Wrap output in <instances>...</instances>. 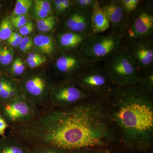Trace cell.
<instances>
[{
    "label": "cell",
    "mask_w": 153,
    "mask_h": 153,
    "mask_svg": "<svg viewBox=\"0 0 153 153\" xmlns=\"http://www.w3.org/2000/svg\"><path fill=\"white\" fill-rule=\"evenodd\" d=\"M105 101L89 97L67 108L45 107L32 120L10 128V134L30 148L50 146L72 152L114 148L116 131Z\"/></svg>",
    "instance_id": "cell-1"
},
{
    "label": "cell",
    "mask_w": 153,
    "mask_h": 153,
    "mask_svg": "<svg viewBox=\"0 0 153 153\" xmlns=\"http://www.w3.org/2000/svg\"><path fill=\"white\" fill-rule=\"evenodd\" d=\"M152 95L139 84L117 86L105 100L109 117L120 134L122 148L135 153L152 152Z\"/></svg>",
    "instance_id": "cell-2"
},
{
    "label": "cell",
    "mask_w": 153,
    "mask_h": 153,
    "mask_svg": "<svg viewBox=\"0 0 153 153\" xmlns=\"http://www.w3.org/2000/svg\"><path fill=\"white\" fill-rule=\"evenodd\" d=\"M79 88L91 98L106 100L116 86L107 74L102 63H92L74 76Z\"/></svg>",
    "instance_id": "cell-3"
},
{
    "label": "cell",
    "mask_w": 153,
    "mask_h": 153,
    "mask_svg": "<svg viewBox=\"0 0 153 153\" xmlns=\"http://www.w3.org/2000/svg\"><path fill=\"white\" fill-rule=\"evenodd\" d=\"M103 63L107 74L117 87L139 83L140 73L123 45Z\"/></svg>",
    "instance_id": "cell-4"
},
{
    "label": "cell",
    "mask_w": 153,
    "mask_h": 153,
    "mask_svg": "<svg viewBox=\"0 0 153 153\" xmlns=\"http://www.w3.org/2000/svg\"><path fill=\"white\" fill-rule=\"evenodd\" d=\"M123 45L122 34L109 31L108 33L93 34L79 52L94 63H103L117 52Z\"/></svg>",
    "instance_id": "cell-5"
},
{
    "label": "cell",
    "mask_w": 153,
    "mask_h": 153,
    "mask_svg": "<svg viewBox=\"0 0 153 153\" xmlns=\"http://www.w3.org/2000/svg\"><path fill=\"white\" fill-rule=\"evenodd\" d=\"M123 44L153 38V1H143L130 15L122 34Z\"/></svg>",
    "instance_id": "cell-6"
},
{
    "label": "cell",
    "mask_w": 153,
    "mask_h": 153,
    "mask_svg": "<svg viewBox=\"0 0 153 153\" xmlns=\"http://www.w3.org/2000/svg\"><path fill=\"white\" fill-rule=\"evenodd\" d=\"M19 81L22 95L38 108L46 107L53 84L45 73L25 74Z\"/></svg>",
    "instance_id": "cell-7"
},
{
    "label": "cell",
    "mask_w": 153,
    "mask_h": 153,
    "mask_svg": "<svg viewBox=\"0 0 153 153\" xmlns=\"http://www.w3.org/2000/svg\"><path fill=\"white\" fill-rule=\"evenodd\" d=\"M89 97L88 94L79 88L74 78H67L53 84L49 92L48 103L51 107L66 108Z\"/></svg>",
    "instance_id": "cell-8"
},
{
    "label": "cell",
    "mask_w": 153,
    "mask_h": 153,
    "mask_svg": "<svg viewBox=\"0 0 153 153\" xmlns=\"http://www.w3.org/2000/svg\"><path fill=\"white\" fill-rule=\"evenodd\" d=\"M39 110L22 95L7 103L0 104V114L10 127L32 120Z\"/></svg>",
    "instance_id": "cell-9"
},
{
    "label": "cell",
    "mask_w": 153,
    "mask_h": 153,
    "mask_svg": "<svg viewBox=\"0 0 153 153\" xmlns=\"http://www.w3.org/2000/svg\"><path fill=\"white\" fill-rule=\"evenodd\" d=\"M140 74L153 69V38L123 44Z\"/></svg>",
    "instance_id": "cell-10"
},
{
    "label": "cell",
    "mask_w": 153,
    "mask_h": 153,
    "mask_svg": "<svg viewBox=\"0 0 153 153\" xmlns=\"http://www.w3.org/2000/svg\"><path fill=\"white\" fill-rule=\"evenodd\" d=\"M55 62L57 73L63 79L74 78L83 68L94 63L82 55L79 51L60 52Z\"/></svg>",
    "instance_id": "cell-11"
},
{
    "label": "cell",
    "mask_w": 153,
    "mask_h": 153,
    "mask_svg": "<svg viewBox=\"0 0 153 153\" xmlns=\"http://www.w3.org/2000/svg\"><path fill=\"white\" fill-rule=\"evenodd\" d=\"M91 9L73 7L62 17L60 21L62 30L87 36L93 34L91 23Z\"/></svg>",
    "instance_id": "cell-12"
},
{
    "label": "cell",
    "mask_w": 153,
    "mask_h": 153,
    "mask_svg": "<svg viewBox=\"0 0 153 153\" xmlns=\"http://www.w3.org/2000/svg\"><path fill=\"white\" fill-rule=\"evenodd\" d=\"M98 4L109 20L111 31L122 34L129 16L122 6L120 0H98Z\"/></svg>",
    "instance_id": "cell-13"
},
{
    "label": "cell",
    "mask_w": 153,
    "mask_h": 153,
    "mask_svg": "<svg viewBox=\"0 0 153 153\" xmlns=\"http://www.w3.org/2000/svg\"><path fill=\"white\" fill-rule=\"evenodd\" d=\"M89 36L62 30L57 34L56 37L57 49L62 52L79 51Z\"/></svg>",
    "instance_id": "cell-14"
},
{
    "label": "cell",
    "mask_w": 153,
    "mask_h": 153,
    "mask_svg": "<svg viewBox=\"0 0 153 153\" xmlns=\"http://www.w3.org/2000/svg\"><path fill=\"white\" fill-rule=\"evenodd\" d=\"M22 95L19 80L7 73H0V104L7 103Z\"/></svg>",
    "instance_id": "cell-15"
},
{
    "label": "cell",
    "mask_w": 153,
    "mask_h": 153,
    "mask_svg": "<svg viewBox=\"0 0 153 153\" xmlns=\"http://www.w3.org/2000/svg\"><path fill=\"white\" fill-rule=\"evenodd\" d=\"M31 148L10 134L0 137V153H30Z\"/></svg>",
    "instance_id": "cell-16"
},
{
    "label": "cell",
    "mask_w": 153,
    "mask_h": 153,
    "mask_svg": "<svg viewBox=\"0 0 153 153\" xmlns=\"http://www.w3.org/2000/svg\"><path fill=\"white\" fill-rule=\"evenodd\" d=\"M91 10V23L93 34L103 33L110 29L109 20L99 6L98 2Z\"/></svg>",
    "instance_id": "cell-17"
},
{
    "label": "cell",
    "mask_w": 153,
    "mask_h": 153,
    "mask_svg": "<svg viewBox=\"0 0 153 153\" xmlns=\"http://www.w3.org/2000/svg\"><path fill=\"white\" fill-rule=\"evenodd\" d=\"M33 46L38 52L44 55H54L57 49L56 41L52 36L49 35L36 36L33 38Z\"/></svg>",
    "instance_id": "cell-18"
},
{
    "label": "cell",
    "mask_w": 153,
    "mask_h": 153,
    "mask_svg": "<svg viewBox=\"0 0 153 153\" xmlns=\"http://www.w3.org/2000/svg\"><path fill=\"white\" fill-rule=\"evenodd\" d=\"M58 22V19L54 15H50L44 19H38L37 21V27L39 31L47 33L55 28Z\"/></svg>",
    "instance_id": "cell-19"
},
{
    "label": "cell",
    "mask_w": 153,
    "mask_h": 153,
    "mask_svg": "<svg viewBox=\"0 0 153 153\" xmlns=\"http://www.w3.org/2000/svg\"><path fill=\"white\" fill-rule=\"evenodd\" d=\"M25 70L26 67L22 58L16 57L12 62L8 74L13 78L19 80L25 75Z\"/></svg>",
    "instance_id": "cell-20"
},
{
    "label": "cell",
    "mask_w": 153,
    "mask_h": 153,
    "mask_svg": "<svg viewBox=\"0 0 153 153\" xmlns=\"http://www.w3.org/2000/svg\"><path fill=\"white\" fill-rule=\"evenodd\" d=\"M34 3L31 0H18L10 17L26 15L34 4Z\"/></svg>",
    "instance_id": "cell-21"
},
{
    "label": "cell",
    "mask_w": 153,
    "mask_h": 153,
    "mask_svg": "<svg viewBox=\"0 0 153 153\" xmlns=\"http://www.w3.org/2000/svg\"><path fill=\"white\" fill-rule=\"evenodd\" d=\"M14 55L13 49L10 46H0V65L3 66H9L14 60Z\"/></svg>",
    "instance_id": "cell-22"
},
{
    "label": "cell",
    "mask_w": 153,
    "mask_h": 153,
    "mask_svg": "<svg viewBox=\"0 0 153 153\" xmlns=\"http://www.w3.org/2000/svg\"><path fill=\"white\" fill-rule=\"evenodd\" d=\"M139 85L149 93L153 92V69L141 74Z\"/></svg>",
    "instance_id": "cell-23"
},
{
    "label": "cell",
    "mask_w": 153,
    "mask_h": 153,
    "mask_svg": "<svg viewBox=\"0 0 153 153\" xmlns=\"http://www.w3.org/2000/svg\"><path fill=\"white\" fill-rule=\"evenodd\" d=\"M13 25L10 17L3 19L0 24V41L7 40L13 33Z\"/></svg>",
    "instance_id": "cell-24"
},
{
    "label": "cell",
    "mask_w": 153,
    "mask_h": 153,
    "mask_svg": "<svg viewBox=\"0 0 153 153\" xmlns=\"http://www.w3.org/2000/svg\"><path fill=\"white\" fill-rule=\"evenodd\" d=\"M141 1L142 0H120L122 6L128 16L136 10Z\"/></svg>",
    "instance_id": "cell-25"
},
{
    "label": "cell",
    "mask_w": 153,
    "mask_h": 153,
    "mask_svg": "<svg viewBox=\"0 0 153 153\" xmlns=\"http://www.w3.org/2000/svg\"><path fill=\"white\" fill-rule=\"evenodd\" d=\"M70 152L50 146H37L31 148L30 153H69Z\"/></svg>",
    "instance_id": "cell-26"
},
{
    "label": "cell",
    "mask_w": 153,
    "mask_h": 153,
    "mask_svg": "<svg viewBox=\"0 0 153 153\" xmlns=\"http://www.w3.org/2000/svg\"><path fill=\"white\" fill-rule=\"evenodd\" d=\"M33 46V38L30 36H27L22 38L19 44V47L21 52L26 53L29 52Z\"/></svg>",
    "instance_id": "cell-27"
},
{
    "label": "cell",
    "mask_w": 153,
    "mask_h": 153,
    "mask_svg": "<svg viewBox=\"0 0 153 153\" xmlns=\"http://www.w3.org/2000/svg\"><path fill=\"white\" fill-rule=\"evenodd\" d=\"M113 148H89L70 152L69 153H111Z\"/></svg>",
    "instance_id": "cell-28"
},
{
    "label": "cell",
    "mask_w": 153,
    "mask_h": 153,
    "mask_svg": "<svg viewBox=\"0 0 153 153\" xmlns=\"http://www.w3.org/2000/svg\"><path fill=\"white\" fill-rule=\"evenodd\" d=\"M13 27L20 29L28 22L26 15L16 17H10Z\"/></svg>",
    "instance_id": "cell-29"
},
{
    "label": "cell",
    "mask_w": 153,
    "mask_h": 153,
    "mask_svg": "<svg viewBox=\"0 0 153 153\" xmlns=\"http://www.w3.org/2000/svg\"><path fill=\"white\" fill-rule=\"evenodd\" d=\"M97 2L98 0H76L74 1V7L92 9Z\"/></svg>",
    "instance_id": "cell-30"
},
{
    "label": "cell",
    "mask_w": 153,
    "mask_h": 153,
    "mask_svg": "<svg viewBox=\"0 0 153 153\" xmlns=\"http://www.w3.org/2000/svg\"><path fill=\"white\" fill-rule=\"evenodd\" d=\"M22 37L19 33L13 32L11 36L8 39V43L12 48L19 47V44L22 41Z\"/></svg>",
    "instance_id": "cell-31"
},
{
    "label": "cell",
    "mask_w": 153,
    "mask_h": 153,
    "mask_svg": "<svg viewBox=\"0 0 153 153\" xmlns=\"http://www.w3.org/2000/svg\"><path fill=\"white\" fill-rule=\"evenodd\" d=\"M47 59L44 56L39 59H30L27 57L26 58V63L31 69L38 68L45 63Z\"/></svg>",
    "instance_id": "cell-32"
},
{
    "label": "cell",
    "mask_w": 153,
    "mask_h": 153,
    "mask_svg": "<svg viewBox=\"0 0 153 153\" xmlns=\"http://www.w3.org/2000/svg\"><path fill=\"white\" fill-rule=\"evenodd\" d=\"M34 24L32 22H28L22 28L19 29V33L22 37H27L33 32Z\"/></svg>",
    "instance_id": "cell-33"
},
{
    "label": "cell",
    "mask_w": 153,
    "mask_h": 153,
    "mask_svg": "<svg viewBox=\"0 0 153 153\" xmlns=\"http://www.w3.org/2000/svg\"><path fill=\"white\" fill-rule=\"evenodd\" d=\"M33 5H34L33 12H34V15L38 19H44L52 15V14L48 13V12L41 8L38 6L34 4Z\"/></svg>",
    "instance_id": "cell-34"
},
{
    "label": "cell",
    "mask_w": 153,
    "mask_h": 153,
    "mask_svg": "<svg viewBox=\"0 0 153 153\" xmlns=\"http://www.w3.org/2000/svg\"><path fill=\"white\" fill-rule=\"evenodd\" d=\"M34 4L47 11L48 13H52V4L49 1L45 0H36L34 2Z\"/></svg>",
    "instance_id": "cell-35"
},
{
    "label": "cell",
    "mask_w": 153,
    "mask_h": 153,
    "mask_svg": "<svg viewBox=\"0 0 153 153\" xmlns=\"http://www.w3.org/2000/svg\"><path fill=\"white\" fill-rule=\"evenodd\" d=\"M53 7L58 16L63 17L65 13L61 5V0H55L53 2Z\"/></svg>",
    "instance_id": "cell-36"
},
{
    "label": "cell",
    "mask_w": 153,
    "mask_h": 153,
    "mask_svg": "<svg viewBox=\"0 0 153 153\" xmlns=\"http://www.w3.org/2000/svg\"><path fill=\"white\" fill-rule=\"evenodd\" d=\"M10 126L8 124L0 114V136H5L7 128H10Z\"/></svg>",
    "instance_id": "cell-37"
},
{
    "label": "cell",
    "mask_w": 153,
    "mask_h": 153,
    "mask_svg": "<svg viewBox=\"0 0 153 153\" xmlns=\"http://www.w3.org/2000/svg\"><path fill=\"white\" fill-rule=\"evenodd\" d=\"M111 153H135L120 147L119 148H113Z\"/></svg>",
    "instance_id": "cell-38"
},
{
    "label": "cell",
    "mask_w": 153,
    "mask_h": 153,
    "mask_svg": "<svg viewBox=\"0 0 153 153\" xmlns=\"http://www.w3.org/2000/svg\"><path fill=\"white\" fill-rule=\"evenodd\" d=\"M0 73H1V72H0Z\"/></svg>",
    "instance_id": "cell-39"
}]
</instances>
